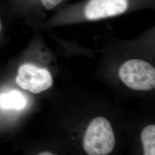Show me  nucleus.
Segmentation results:
<instances>
[{
    "instance_id": "6",
    "label": "nucleus",
    "mask_w": 155,
    "mask_h": 155,
    "mask_svg": "<svg viewBox=\"0 0 155 155\" xmlns=\"http://www.w3.org/2000/svg\"><path fill=\"white\" fill-rule=\"evenodd\" d=\"M28 102L27 97L17 90L0 94V107L4 109L22 110L27 107Z\"/></svg>"
},
{
    "instance_id": "2",
    "label": "nucleus",
    "mask_w": 155,
    "mask_h": 155,
    "mask_svg": "<svg viewBox=\"0 0 155 155\" xmlns=\"http://www.w3.org/2000/svg\"><path fill=\"white\" fill-rule=\"evenodd\" d=\"M115 145V137L110 123L100 117L90 124L83 139V147L89 155L109 154Z\"/></svg>"
},
{
    "instance_id": "4",
    "label": "nucleus",
    "mask_w": 155,
    "mask_h": 155,
    "mask_svg": "<svg viewBox=\"0 0 155 155\" xmlns=\"http://www.w3.org/2000/svg\"><path fill=\"white\" fill-rule=\"evenodd\" d=\"M119 75L130 89L147 91L155 88V68L147 61L138 59L125 61L120 68Z\"/></svg>"
},
{
    "instance_id": "3",
    "label": "nucleus",
    "mask_w": 155,
    "mask_h": 155,
    "mask_svg": "<svg viewBox=\"0 0 155 155\" xmlns=\"http://www.w3.org/2000/svg\"><path fill=\"white\" fill-rule=\"evenodd\" d=\"M12 13L31 22L43 21L51 13H54L68 0H8Z\"/></svg>"
},
{
    "instance_id": "9",
    "label": "nucleus",
    "mask_w": 155,
    "mask_h": 155,
    "mask_svg": "<svg viewBox=\"0 0 155 155\" xmlns=\"http://www.w3.org/2000/svg\"><path fill=\"white\" fill-rule=\"evenodd\" d=\"M2 22H1V20L0 18V35L2 32Z\"/></svg>"
},
{
    "instance_id": "1",
    "label": "nucleus",
    "mask_w": 155,
    "mask_h": 155,
    "mask_svg": "<svg viewBox=\"0 0 155 155\" xmlns=\"http://www.w3.org/2000/svg\"><path fill=\"white\" fill-rule=\"evenodd\" d=\"M155 8V0H83L67 2L53 13L45 24L96 21Z\"/></svg>"
},
{
    "instance_id": "5",
    "label": "nucleus",
    "mask_w": 155,
    "mask_h": 155,
    "mask_svg": "<svg viewBox=\"0 0 155 155\" xmlns=\"http://www.w3.org/2000/svg\"><path fill=\"white\" fill-rule=\"evenodd\" d=\"M16 82L20 88L38 94L50 88L53 80L47 69L31 63H25L18 68Z\"/></svg>"
},
{
    "instance_id": "8",
    "label": "nucleus",
    "mask_w": 155,
    "mask_h": 155,
    "mask_svg": "<svg viewBox=\"0 0 155 155\" xmlns=\"http://www.w3.org/2000/svg\"><path fill=\"white\" fill-rule=\"evenodd\" d=\"M39 155H52V153L51 152H41V153H40Z\"/></svg>"
},
{
    "instance_id": "7",
    "label": "nucleus",
    "mask_w": 155,
    "mask_h": 155,
    "mask_svg": "<svg viewBox=\"0 0 155 155\" xmlns=\"http://www.w3.org/2000/svg\"><path fill=\"white\" fill-rule=\"evenodd\" d=\"M144 148V155H155V126L150 125L145 127L141 134Z\"/></svg>"
}]
</instances>
